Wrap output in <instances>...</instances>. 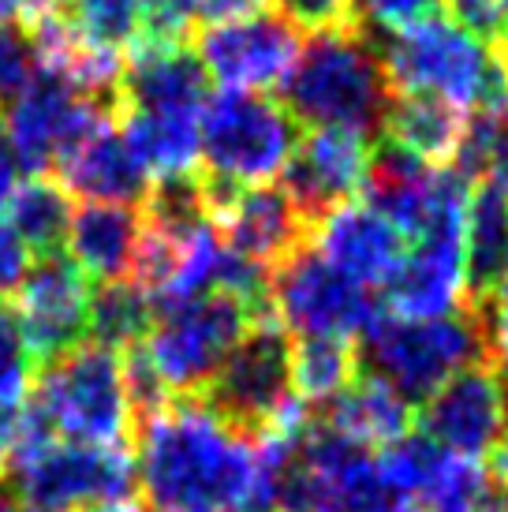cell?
Here are the masks:
<instances>
[{"label":"cell","mask_w":508,"mask_h":512,"mask_svg":"<svg viewBox=\"0 0 508 512\" xmlns=\"http://www.w3.org/2000/svg\"><path fill=\"white\" fill-rule=\"evenodd\" d=\"M135 475L150 512H273L258 441L202 397L139 419Z\"/></svg>","instance_id":"1"},{"label":"cell","mask_w":508,"mask_h":512,"mask_svg":"<svg viewBox=\"0 0 508 512\" xmlns=\"http://www.w3.org/2000/svg\"><path fill=\"white\" fill-rule=\"evenodd\" d=\"M467 120L456 105L423 94H396L381 120V139L426 165H445L456 157Z\"/></svg>","instance_id":"22"},{"label":"cell","mask_w":508,"mask_h":512,"mask_svg":"<svg viewBox=\"0 0 508 512\" xmlns=\"http://www.w3.org/2000/svg\"><path fill=\"white\" fill-rule=\"evenodd\" d=\"M269 0H198V19L213 23H236V19H251V15L266 12Z\"/></svg>","instance_id":"38"},{"label":"cell","mask_w":508,"mask_h":512,"mask_svg":"<svg viewBox=\"0 0 508 512\" xmlns=\"http://www.w3.org/2000/svg\"><path fill=\"white\" fill-rule=\"evenodd\" d=\"M284 109L296 124L374 135L393 101L378 45L359 27L322 30L299 49L284 79Z\"/></svg>","instance_id":"2"},{"label":"cell","mask_w":508,"mask_h":512,"mask_svg":"<svg viewBox=\"0 0 508 512\" xmlns=\"http://www.w3.org/2000/svg\"><path fill=\"white\" fill-rule=\"evenodd\" d=\"M60 184L71 195H83L90 202H120V206H139L146 202L154 176L142 169V161L131 154V146L113 120H105L90 131L86 139L71 146L57 161Z\"/></svg>","instance_id":"20"},{"label":"cell","mask_w":508,"mask_h":512,"mask_svg":"<svg viewBox=\"0 0 508 512\" xmlns=\"http://www.w3.org/2000/svg\"><path fill=\"white\" fill-rule=\"evenodd\" d=\"M475 311H479L482 329H486L490 359H494L497 367L508 370V277L482 303H475Z\"/></svg>","instance_id":"36"},{"label":"cell","mask_w":508,"mask_h":512,"mask_svg":"<svg viewBox=\"0 0 508 512\" xmlns=\"http://www.w3.org/2000/svg\"><path fill=\"white\" fill-rule=\"evenodd\" d=\"M303 49L299 27L281 12H258L236 23H213L198 34V60L221 90L266 94L296 68Z\"/></svg>","instance_id":"13"},{"label":"cell","mask_w":508,"mask_h":512,"mask_svg":"<svg viewBox=\"0 0 508 512\" xmlns=\"http://www.w3.org/2000/svg\"><path fill=\"white\" fill-rule=\"evenodd\" d=\"M363 341H367L370 374L385 378L411 408L434 397L452 374L490 359L486 329L475 307L423 322L381 311L374 326L363 333Z\"/></svg>","instance_id":"4"},{"label":"cell","mask_w":508,"mask_h":512,"mask_svg":"<svg viewBox=\"0 0 508 512\" xmlns=\"http://www.w3.org/2000/svg\"><path fill=\"white\" fill-rule=\"evenodd\" d=\"M198 19V0H142V42H184Z\"/></svg>","instance_id":"32"},{"label":"cell","mask_w":508,"mask_h":512,"mask_svg":"<svg viewBox=\"0 0 508 512\" xmlns=\"http://www.w3.org/2000/svg\"><path fill=\"white\" fill-rule=\"evenodd\" d=\"M19 161H15L12 146H8V135H4V124H0V210H4V202L12 199L15 184H19Z\"/></svg>","instance_id":"39"},{"label":"cell","mask_w":508,"mask_h":512,"mask_svg":"<svg viewBox=\"0 0 508 512\" xmlns=\"http://www.w3.org/2000/svg\"><path fill=\"white\" fill-rule=\"evenodd\" d=\"M124 116V135L131 154L142 161L150 176H180L191 172L202 150L198 139V116L202 113H135L120 109Z\"/></svg>","instance_id":"25"},{"label":"cell","mask_w":508,"mask_h":512,"mask_svg":"<svg viewBox=\"0 0 508 512\" xmlns=\"http://www.w3.org/2000/svg\"><path fill=\"white\" fill-rule=\"evenodd\" d=\"M325 423L359 445H389L411 430V404L378 374H359L340 397L329 400Z\"/></svg>","instance_id":"24"},{"label":"cell","mask_w":508,"mask_h":512,"mask_svg":"<svg viewBox=\"0 0 508 512\" xmlns=\"http://www.w3.org/2000/svg\"><path fill=\"white\" fill-rule=\"evenodd\" d=\"M292 393L303 404H329L359 378V356L340 337H296L288 348Z\"/></svg>","instance_id":"27"},{"label":"cell","mask_w":508,"mask_h":512,"mask_svg":"<svg viewBox=\"0 0 508 512\" xmlns=\"http://www.w3.org/2000/svg\"><path fill=\"white\" fill-rule=\"evenodd\" d=\"M0 512H23V509H19V501H15L12 490H0Z\"/></svg>","instance_id":"44"},{"label":"cell","mask_w":508,"mask_h":512,"mask_svg":"<svg viewBox=\"0 0 508 512\" xmlns=\"http://www.w3.org/2000/svg\"><path fill=\"white\" fill-rule=\"evenodd\" d=\"M86 512H142V509H135L131 501H113V505H98V509H86Z\"/></svg>","instance_id":"43"},{"label":"cell","mask_w":508,"mask_h":512,"mask_svg":"<svg viewBox=\"0 0 508 512\" xmlns=\"http://www.w3.org/2000/svg\"><path fill=\"white\" fill-rule=\"evenodd\" d=\"M113 116L116 109L109 101L90 98L57 68L34 64L27 83L8 98L4 135L19 169L42 176L45 169H57V161L79 139Z\"/></svg>","instance_id":"10"},{"label":"cell","mask_w":508,"mask_h":512,"mask_svg":"<svg viewBox=\"0 0 508 512\" xmlns=\"http://www.w3.org/2000/svg\"><path fill=\"white\" fill-rule=\"evenodd\" d=\"M269 311L284 333L352 341L374 326L385 307L370 299V288L344 277L307 243L273 270Z\"/></svg>","instance_id":"11"},{"label":"cell","mask_w":508,"mask_h":512,"mask_svg":"<svg viewBox=\"0 0 508 512\" xmlns=\"http://www.w3.org/2000/svg\"><path fill=\"white\" fill-rule=\"evenodd\" d=\"M490 456H494V471H497V479H501V490H508V434L501 438V445H497Z\"/></svg>","instance_id":"40"},{"label":"cell","mask_w":508,"mask_h":512,"mask_svg":"<svg viewBox=\"0 0 508 512\" xmlns=\"http://www.w3.org/2000/svg\"><path fill=\"white\" fill-rule=\"evenodd\" d=\"M157 303L135 281H109L90 296V337L113 352H131L154 329Z\"/></svg>","instance_id":"28"},{"label":"cell","mask_w":508,"mask_h":512,"mask_svg":"<svg viewBox=\"0 0 508 512\" xmlns=\"http://www.w3.org/2000/svg\"><path fill=\"white\" fill-rule=\"evenodd\" d=\"M34 72V45L27 34L0 27V101H8Z\"/></svg>","instance_id":"35"},{"label":"cell","mask_w":508,"mask_h":512,"mask_svg":"<svg viewBox=\"0 0 508 512\" xmlns=\"http://www.w3.org/2000/svg\"><path fill=\"white\" fill-rule=\"evenodd\" d=\"M206 195L210 217L225 228L228 247L266 270H277L284 258L311 243V225L296 210V202L284 195V187H232L206 176Z\"/></svg>","instance_id":"15"},{"label":"cell","mask_w":508,"mask_h":512,"mask_svg":"<svg viewBox=\"0 0 508 512\" xmlns=\"http://www.w3.org/2000/svg\"><path fill=\"white\" fill-rule=\"evenodd\" d=\"M19 8H23V0H0V27L8 19H19Z\"/></svg>","instance_id":"41"},{"label":"cell","mask_w":508,"mask_h":512,"mask_svg":"<svg viewBox=\"0 0 508 512\" xmlns=\"http://www.w3.org/2000/svg\"><path fill=\"white\" fill-rule=\"evenodd\" d=\"M311 247L363 288L385 285L408 251L404 232L370 202H344L311 225Z\"/></svg>","instance_id":"17"},{"label":"cell","mask_w":508,"mask_h":512,"mask_svg":"<svg viewBox=\"0 0 508 512\" xmlns=\"http://www.w3.org/2000/svg\"><path fill=\"white\" fill-rule=\"evenodd\" d=\"M423 434L445 453L479 460L508 434V382L501 367L482 359L452 374L430 400H423Z\"/></svg>","instance_id":"14"},{"label":"cell","mask_w":508,"mask_h":512,"mask_svg":"<svg viewBox=\"0 0 508 512\" xmlns=\"http://www.w3.org/2000/svg\"><path fill=\"white\" fill-rule=\"evenodd\" d=\"M23 512H53V509H30V505H27V509H23Z\"/></svg>","instance_id":"46"},{"label":"cell","mask_w":508,"mask_h":512,"mask_svg":"<svg viewBox=\"0 0 508 512\" xmlns=\"http://www.w3.org/2000/svg\"><path fill=\"white\" fill-rule=\"evenodd\" d=\"M30 251L27 243L15 236V228L0 217V292H15V285L27 277Z\"/></svg>","instance_id":"37"},{"label":"cell","mask_w":508,"mask_h":512,"mask_svg":"<svg viewBox=\"0 0 508 512\" xmlns=\"http://www.w3.org/2000/svg\"><path fill=\"white\" fill-rule=\"evenodd\" d=\"M508 277V191L482 184L467 206L464 281L467 307H475Z\"/></svg>","instance_id":"23"},{"label":"cell","mask_w":508,"mask_h":512,"mask_svg":"<svg viewBox=\"0 0 508 512\" xmlns=\"http://www.w3.org/2000/svg\"><path fill=\"white\" fill-rule=\"evenodd\" d=\"M494 490V479L486 475L479 460L445 453L411 512H486Z\"/></svg>","instance_id":"30"},{"label":"cell","mask_w":508,"mask_h":512,"mask_svg":"<svg viewBox=\"0 0 508 512\" xmlns=\"http://www.w3.org/2000/svg\"><path fill=\"white\" fill-rule=\"evenodd\" d=\"M34 359L15 326L12 311H0V408H23L34 385Z\"/></svg>","instance_id":"31"},{"label":"cell","mask_w":508,"mask_h":512,"mask_svg":"<svg viewBox=\"0 0 508 512\" xmlns=\"http://www.w3.org/2000/svg\"><path fill=\"white\" fill-rule=\"evenodd\" d=\"M452 23L467 30L475 42L497 45L508 30V0H445Z\"/></svg>","instance_id":"33"},{"label":"cell","mask_w":508,"mask_h":512,"mask_svg":"<svg viewBox=\"0 0 508 512\" xmlns=\"http://www.w3.org/2000/svg\"><path fill=\"white\" fill-rule=\"evenodd\" d=\"M198 139L206 157V176L232 187L269 184L281 176L299 143L292 113L269 94L217 90L202 105Z\"/></svg>","instance_id":"6"},{"label":"cell","mask_w":508,"mask_h":512,"mask_svg":"<svg viewBox=\"0 0 508 512\" xmlns=\"http://www.w3.org/2000/svg\"><path fill=\"white\" fill-rule=\"evenodd\" d=\"M288 348V333L277 326V318L254 322L251 333L232 348L225 367L202 389V400L251 438L303 427L307 404L292 393Z\"/></svg>","instance_id":"7"},{"label":"cell","mask_w":508,"mask_h":512,"mask_svg":"<svg viewBox=\"0 0 508 512\" xmlns=\"http://www.w3.org/2000/svg\"><path fill=\"white\" fill-rule=\"evenodd\" d=\"M486 512H508V490H494V498H490Z\"/></svg>","instance_id":"42"},{"label":"cell","mask_w":508,"mask_h":512,"mask_svg":"<svg viewBox=\"0 0 508 512\" xmlns=\"http://www.w3.org/2000/svg\"><path fill=\"white\" fill-rule=\"evenodd\" d=\"M90 277L68 255H42L15 285L12 318L30 359L45 367L68 356L90 333Z\"/></svg>","instance_id":"12"},{"label":"cell","mask_w":508,"mask_h":512,"mask_svg":"<svg viewBox=\"0 0 508 512\" xmlns=\"http://www.w3.org/2000/svg\"><path fill=\"white\" fill-rule=\"evenodd\" d=\"M441 8H445V0H363L367 23L381 34H396L423 19H434Z\"/></svg>","instance_id":"34"},{"label":"cell","mask_w":508,"mask_h":512,"mask_svg":"<svg viewBox=\"0 0 508 512\" xmlns=\"http://www.w3.org/2000/svg\"><path fill=\"white\" fill-rule=\"evenodd\" d=\"M12 490L30 509L79 512L131 501L135 494V460L127 449H98L75 441L49 438L12 453Z\"/></svg>","instance_id":"8"},{"label":"cell","mask_w":508,"mask_h":512,"mask_svg":"<svg viewBox=\"0 0 508 512\" xmlns=\"http://www.w3.org/2000/svg\"><path fill=\"white\" fill-rule=\"evenodd\" d=\"M210 75L184 42H139L120 75V109L135 113H202Z\"/></svg>","instance_id":"19"},{"label":"cell","mask_w":508,"mask_h":512,"mask_svg":"<svg viewBox=\"0 0 508 512\" xmlns=\"http://www.w3.org/2000/svg\"><path fill=\"white\" fill-rule=\"evenodd\" d=\"M381 53L385 79L393 94L441 98L456 109H475L486 90L494 53L475 42L452 19H423L408 30L389 34Z\"/></svg>","instance_id":"9"},{"label":"cell","mask_w":508,"mask_h":512,"mask_svg":"<svg viewBox=\"0 0 508 512\" xmlns=\"http://www.w3.org/2000/svg\"><path fill=\"white\" fill-rule=\"evenodd\" d=\"M370 146L367 135L348 128H311L299 139L288 165H284V195L296 202V210L314 225L318 217L352 202L370 176Z\"/></svg>","instance_id":"16"},{"label":"cell","mask_w":508,"mask_h":512,"mask_svg":"<svg viewBox=\"0 0 508 512\" xmlns=\"http://www.w3.org/2000/svg\"><path fill=\"white\" fill-rule=\"evenodd\" d=\"M385 303L396 318H445L464 311V236H426L411 240L400 266L385 281Z\"/></svg>","instance_id":"18"},{"label":"cell","mask_w":508,"mask_h":512,"mask_svg":"<svg viewBox=\"0 0 508 512\" xmlns=\"http://www.w3.org/2000/svg\"><path fill=\"white\" fill-rule=\"evenodd\" d=\"M71 217H75V202L71 191L53 176H30L19 180L12 199L4 202V221L15 228V236L27 243L34 255H57L64 240H68Z\"/></svg>","instance_id":"26"},{"label":"cell","mask_w":508,"mask_h":512,"mask_svg":"<svg viewBox=\"0 0 508 512\" xmlns=\"http://www.w3.org/2000/svg\"><path fill=\"white\" fill-rule=\"evenodd\" d=\"M497 49H501V53H497V57H501V64H505V68H508V30H505V38L497 42Z\"/></svg>","instance_id":"45"},{"label":"cell","mask_w":508,"mask_h":512,"mask_svg":"<svg viewBox=\"0 0 508 512\" xmlns=\"http://www.w3.org/2000/svg\"><path fill=\"white\" fill-rule=\"evenodd\" d=\"M352 4H359V0H352Z\"/></svg>","instance_id":"47"},{"label":"cell","mask_w":508,"mask_h":512,"mask_svg":"<svg viewBox=\"0 0 508 512\" xmlns=\"http://www.w3.org/2000/svg\"><path fill=\"white\" fill-rule=\"evenodd\" d=\"M64 19L79 42L124 57L142 42V0H68Z\"/></svg>","instance_id":"29"},{"label":"cell","mask_w":508,"mask_h":512,"mask_svg":"<svg viewBox=\"0 0 508 512\" xmlns=\"http://www.w3.org/2000/svg\"><path fill=\"white\" fill-rule=\"evenodd\" d=\"M19 415L49 438L120 449L135 430V404L120 352L83 341L68 356L45 363Z\"/></svg>","instance_id":"3"},{"label":"cell","mask_w":508,"mask_h":512,"mask_svg":"<svg viewBox=\"0 0 508 512\" xmlns=\"http://www.w3.org/2000/svg\"><path fill=\"white\" fill-rule=\"evenodd\" d=\"M266 318L273 314H254L247 303L221 292L165 303L157 307L154 329L146 333L139 352L169 397H202L232 348L251 333L254 322Z\"/></svg>","instance_id":"5"},{"label":"cell","mask_w":508,"mask_h":512,"mask_svg":"<svg viewBox=\"0 0 508 512\" xmlns=\"http://www.w3.org/2000/svg\"><path fill=\"white\" fill-rule=\"evenodd\" d=\"M142 214L135 206L120 202H86L83 210H75L68 228L71 262L98 285L124 281L131 273L135 251L142 240Z\"/></svg>","instance_id":"21"}]
</instances>
